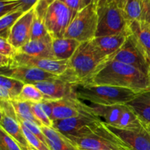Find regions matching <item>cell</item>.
I'll use <instances>...</instances> for the list:
<instances>
[{
  "label": "cell",
  "mask_w": 150,
  "mask_h": 150,
  "mask_svg": "<svg viewBox=\"0 0 150 150\" xmlns=\"http://www.w3.org/2000/svg\"><path fill=\"white\" fill-rule=\"evenodd\" d=\"M108 127L133 150H150V125L147 123L144 122L139 127L127 130Z\"/></svg>",
  "instance_id": "cell-12"
},
{
  "label": "cell",
  "mask_w": 150,
  "mask_h": 150,
  "mask_svg": "<svg viewBox=\"0 0 150 150\" xmlns=\"http://www.w3.org/2000/svg\"><path fill=\"white\" fill-rule=\"evenodd\" d=\"M35 7L23 13L10 29L7 40L18 51L31 40Z\"/></svg>",
  "instance_id": "cell-15"
},
{
  "label": "cell",
  "mask_w": 150,
  "mask_h": 150,
  "mask_svg": "<svg viewBox=\"0 0 150 150\" xmlns=\"http://www.w3.org/2000/svg\"><path fill=\"white\" fill-rule=\"evenodd\" d=\"M81 42L71 38L53 39L52 46L54 57L59 60H69Z\"/></svg>",
  "instance_id": "cell-23"
},
{
  "label": "cell",
  "mask_w": 150,
  "mask_h": 150,
  "mask_svg": "<svg viewBox=\"0 0 150 150\" xmlns=\"http://www.w3.org/2000/svg\"><path fill=\"white\" fill-rule=\"evenodd\" d=\"M67 137L80 150H133L103 121L89 134Z\"/></svg>",
  "instance_id": "cell-4"
},
{
  "label": "cell",
  "mask_w": 150,
  "mask_h": 150,
  "mask_svg": "<svg viewBox=\"0 0 150 150\" xmlns=\"http://www.w3.org/2000/svg\"><path fill=\"white\" fill-rule=\"evenodd\" d=\"M18 66L36 67L48 73L60 76L66 71L68 67V60L40 58L18 52L17 55L12 59L11 65L9 67Z\"/></svg>",
  "instance_id": "cell-10"
},
{
  "label": "cell",
  "mask_w": 150,
  "mask_h": 150,
  "mask_svg": "<svg viewBox=\"0 0 150 150\" xmlns=\"http://www.w3.org/2000/svg\"><path fill=\"white\" fill-rule=\"evenodd\" d=\"M102 122L89 109L78 117L54 122V127L67 136L80 137L90 133Z\"/></svg>",
  "instance_id": "cell-8"
},
{
  "label": "cell",
  "mask_w": 150,
  "mask_h": 150,
  "mask_svg": "<svg viewBox=\"0 0 150 150\" xmlns=\"http://www.w3.org/2000/svg\"><path fill=\"white\" fill-rule=\"evenodd\" d=\"M108 59L92 45L91 41L81 42L68 60V67L59 79L73 86L83 84Z\"/></svg>",
  "instance_id": "cell-2"
},
{
  "label": "cell",
  "mask_w": 150,
  "mask_h": 150,
  "mask_svg": "<svg viewBox=\"0 0 150 150\" xmlns=\"http://www.w3.org/2000/svg\"><path fill=\"white\" fill-rule=\"evenodd\" d=\"M24 13L26 12L18 10L0 17V35L1 38H8L11 28Z\"/></svg>",
  "instance_id": "cell-27"
},
{
  "label": "cell",
  "mask_w": 150,
  "mask_h": 150,
  "mask_svg": "<svg viewBox=\"0 0 150 150\" xmlns=\"http://www.w3.org/2000/svg\"><path fill=\"white\" fill-rule=\"evenodd\" d=\"M64 3L76 16V13L81 9V0H60Z\"/></svg>",
  "instance_id": "cell-37"
},
{
  "label": "cell",
  "mask_w": 150,
  "mask_h": 150,
  "mask_svg": "<svg viewBox=\"0 0 150 150\" xmlns=\"http://www.w3.org/2000/svg\"><path fill=\"white\" fill-rule=\"evenodd\" d=\"M73 90L78 99L96 105H125L138 94L131 89L108 85L79 84L73 86Z\"/></svg>",
  "instance_id": "cell-3"
},
{
  "label": "cell",
  "mask_w": 150,
  "mask_h": 150,
  "mask_svg": "<svg viewBox=\"0 0 150 150\" xmlns=\"http://www.w3.org/2000/svg\"><path fill=\"white\" fill-rule=\"evenodd\" d=\"M0 116L1 128L14 138L23 150H27L29 145L22 131L21 125L16 110L10 101L1 100Z\"/></svg>",
  "instance_id": "cell-11"
},
{
  "label": "cell",
  "mask_w": 150,
  "mask_h": 150,
  "mask_svg": "<svg viewBox=\"0 0 150 150\" xmlns=\"http://www.w3.org/2000/svg\"><path fill=\"white\" fill-rule=\"evenodd\" d=\"M127 1H128V0H107L106 4L113 3V4H116L117 7H119L120 8H121L122 10Z\"/></svg>",
  "instance_id": "cell-40"
},
{
  "label": "cell",
  "mask_w": 150,
  "mask_h": 150,
  "mask_svg": "<svg viewBox=\"0 0 150 150\" xmlns=\"http://www.w3.org/2000/svg\"><path fill=\"white\" fill-rule=\"evenodd\" d=\"M81 9H82L83 8V7H86V6L92 4V3L93 2V0H81Z\"/></svg>",
  "instance_id": "cell-42"
},
{
  "label": "cell",
  "mask_w": 150,
  "mask_h": 150,
  "mask_svg": "<svg viewBox=\"0 0 150 150\" xmlns=\"http://www.w3.org/2000/svg\"><path fill=\"white\" fill-rule=\"evenodd\" d=\"M48 36H50V35L48 34L46 26H45L44 18L38 15L35 10L33 23H32V26L31 40L44 39Z\"/></svg>",
  "instance_id": "cell-28"
},
{
  "label": "cell",
  "mask_w": 150,
  "mask_h": 150,
  "mask_svg": "<svg viewBox=\"0 0 150 150\" xmlns=\"http://www.w3.org/2000/svg\"><path fill=\"white\" fill-rule=\"evenodd\" d=\"M52 38L48 36L44 39L30 40L18 50V52L35 57L55 59L53 51Z\"/></svg>",
  "instance_id": "cell-20"
},
{
  "label": "cell",
  "mask_w": 150,
  "mask_h": 150,
  "mask_svg": "<svg viewBox=\"0 0 150 150\" xmlns=\"http://www.w3.org/2000/svg\"><path fill=\"white\" fill-rule=\"evenodd\" d=\"M42 130L51 150H79L77 146L67 136L54 127L42 126Z\"/></svg>",
  "instance_id": "cell-22"
},
{
  "label": "cell",
  "mask_w": 150,
  "mask_h": 150,
  "mask_svg": "<svg viewBox=\"0 0 150 150\" xmlns=\"http://www.w3.org/2000/svg\"><path fill=\"white\" fill-rule=\"evenodd\" d=\"M0 150H23L20 144L0 127Z\"/></svg>",
  "instance_id": "cell-30"
},
{
  "label": "cell",
  "mask_w": 150,
  "mask_h": 150,
  "mask_svg": "<svg viewBox=\"0 0 150 150\" xmlns=\"http://www.w3.org/2000/svg\"><path fill=\"white\" fill-rule=\"evenodd\" d=\"M143 122L150 125V90L138 93L126 104Z\"/></svg>",
  "instance_id": "cell-24"
},
{
  "label": "cell",
  "mask_w": 150,
  "mask_h": 150,
  "mask_svg": "<svg viewBox=\"0 0 150 150\" xmlns=\"http://www.w3.org/2000/svg\"><path fill=\"white\" fill-rule=\"evenodd\" d=\"M53 111L51 120L52 122L78 117L89 111V106L76 97H69L52 100Z\"/></svg>",
  "instance_id": "cell-14"
},
{
  "label": "cell",
  "mask_w": 150,
  "mask_h": 150,
  "mask_svg": "<svg viewBox=\"0 0 150 150\" xmlns=\"http://www.w3.org/2000/svg\"><path fill=\"white\" fill-rule=\"evenodd\" d=\"M98 24L96 37L130 34V22L123 10L113 3L98 8Z\"/></svg>",
  "instance_id": "cell-6"
},
{
  "label": "cell",
  "mask_w": 150,
  "mask_h": 150,
  "mask_svg": "<svg viewBox=\"0 0 150 150\" xmlns=\"http://www.w3.org/2000/svg\"><path fill=\"white\" fill-rule=\"evenodd\" d=\"M18 53V49L9 42L8 40L0 38V55L13 59Z\"/></svg>",
  "instance_id": "cell-34"
},
{
  "label": "cell",
  "mask_w": 150,
  "mask_h": 150,
  "mask_svg": "<svg viewBox=\"0 0 150 150\" xmlns=\"http://www.w3.org/2000/svg\"><path fill=\"white\" fill-rule=\"evenodd\" d=\"M74 16L73 12L60 0H56L48 7L44 21L48 34L52 39L64 38Z\"/></svg>",
  "instance_id": "cell-7"
},
{
  "label": "cell",
  "mask_w": 150,
  "mask_h": 150,
  "mask_svg": "<svg viewBox=\"0 0 150 150\" xmlns=\"http://www.w3.org/2000/svg\"><path fill=\"white\" fill-rule=\"evenodd\" d=\"M92 3L96 6L97 8H99V7L106 4L107 0H93Z\"/></svg>",
  "instance_id": "cell-41"
},
{
  "label": "cell",
  "mask_w": 150,
  "mask_h": 150,
  "mask_svg": "<svg viewBox=\"0 0 150 150\" xmlns=\"http://www.w3.org/2000/svg\"><path fill=\"white\" fill-rule=\"evenodd\" d=\"M126 107V104L114 105H89V109L92 114L99 117L107 125L115 127L118 125L122 114Z\"/></svg>",
  "instance_id": "cell-21"
},
{
  "label": "cell",
  "mask_w": 150,
  "mask_h": 150,
  "mask_svg": "<svg viewBox=\"0 0 150 150\" xmlns=\"http://www.w3.org/2000/svg\"><path fill=\"white\" fill-rule=\"evenodd\" d=\"M12 59H13L9 58L5 56L0 55V66L1 68H7L11 65Z\"/></svg>",
  "instance_id": "cell-39"
},
{
  "label": "cell",
  "mask_w": 150,
  "mask_h": 150,
  "mask_svg": "<svg viewBox=\"0 0 150 150\" xmlns=\"http://www.w3.org/2000/svg\"><path fill=\"white\" fill-rule=\"evenodd\" d=\"M45 99L43 94L34 84H24L17 100L26 101L32 103H40Z\"/></svg>",
  "instance_id": "cell-26"
},
{
  "label": "cell",
  "mask_w": 150,
  "mask_h": 150,
  "mask_svg": "<svg viewBox=\"0 0 150 150\" xmlns=\"http://www.w3.org/2000/svg\"><path fill=\"white\" fill-rule=\"evenodd\" d=\"M27 150H38V149H35V148H34V147H32V146H29V147H28V149H27Z\"/></svg>",
  "instance_id": "cell-43"
},
{
  "label": "cell",
  "mask_w": 150,
  "mask_h": 150,
  "mask_svg": "<svg viewBox=\"0 0 150 150\" xmlns=\"http://www.w3.org/2000/svg\"><path fill=\"white\" fill-rule=\"evenodd\" d=\"M21 125L22 131H23V135H24L29 146H32L38 150H51L48 145L44 144L39 138L34 135L26 126L23 125L21 123Z\"/></svg>",
  "instance_id": "cell-31"
},
{
  "label": "cell",
  "mask_w": 150,
  "mask_h": 150,
  "mask_svg": "<svg viewBox=\"0 0 150 150\" xmlns=\"http://www.w3.org/2000/svg\"><path fill=\"white\" fill-rule=\"evenodd\" d=\"M130 34L95 37L91 40L92 45L103 56L110 59L125 42Z\"/></svg>",
  "instance_id": "cell-17"
},
{
  "label": "cell",
  "mask_w": 150,
  "mask_h": 150,
  "mask_svg": "<svg viewBox=\"0 0 150 150\" xmlns=\"http://www.w3.org/2000/svg\"><path fill=\"white\" fill-rule=\"evenodd\" d=\"M110 59L130 64L150 76V62L130 35L124 45Z\"/></svg>",
  "instance_id": "cell-9"
},
{
  "label": "cell",
  "mask_w": 150,
  "mask_h": 150,
  "mask_svg": "<svg viewBox=\"0 0 150 150\" xmlns=\"http://www.w3.org/2000/svg\"><path fill=\"white\" fill-rule=\"evenodd\" d=\"M10 102L13 104V107L16 110V114H17L18 117L20 120L32 122L42 127V124L35 117L33 112H32V103L26 102V101L17 100H11Z\"/></svg>",
  "instance_id": "cell-25"
},
{
  "label": "cell",
  "mask_w": 150,
  "mask_h": 150,
  "mask_svg": "<svg viewBox=\"0 0 150 150\" xmlns=\"http://www.w3.org/2000/svg\"><path fill=\"white\" fill-rule=\"evenodd\" d=\"M79 150H80V149H79Z\"/></svg>",
  "instance_id": "cell-44"
},
{
  "label": "cell",
  "mask_w": 150,
  "mask_h": 150,
  "mask_svg": "<svg viewBox=\"0 0 150 150\" xmlns=\"http://www.w3.org/2000/svg\"><path fill=\"white\" fill-rule=\"evenodd\" d=\"M1 75L16 79L24 84H35L45 81L55 80L59 76L32 67H13L1 68Z\"/></svg>",
  "instance_id": "cell-13"
},
{
  "label": "cell",
  "mask_w": 150,
  "mask_h": 150,
  "mask_svg": "<svg viewBox=\"0 0 150 150\" xmlns=\"http://www.w3.org/2000/svg\"><path fill=\"white\" fill-rule=\"evenodd\" d=\"M19 119V118H18ZM20 120V122L21 124H23V125L26 126L34 135L37 136L38 138H39L44 144H45L46 145H48L47 144V141H46V138H45V135H44L43 132L42 130V127L38 125L35 124V123L32 122H29V121H25V120H21L19 119Z\"/></svg>",
  "instance_id": "cell-35"
},
{
  "label": "cell",
  "mask_w": 150,
  "mask_h": 150,
  "mask_svg": "<svg viewBox=\"0 0 150 150\" xmlns=\"http://www.w3.org/2000/svg\"><path fill=\"white\" fill-rule=\"evenodd\" d=\"M98 24V8L92 3L76 13L64 38L76 40L80 42H89L96 37Z\"/></svg>",
  "instance_id": "cell-5"
},
{
  "label": "cell",
  "mask_w": 150,
  "mask_h": 150,
  "mask_svg": "<svg viewBox=\"0 0 150 150\" xmlns=\"http://www.w3.org/2000/svg\"><path fill=\"white\" fill-rule=\"evenodd\" d=\"M122 10L129 22L137 21L150 24V0H128Z\"/></svg>",
  "instance_id": "cell-18"
},
{
  "label": "cell",
  "mask_w": 150,
  "mask_h": 150,
  "mask_svg": "<svg viewBox=\"0 0 150 150\" xmlns=\"http://www.w3.org/2000/svg\"><path fill=\"white\" fill-rule=\"evenodd\" d=\"M56 0H38L35 7V10L38 15L44 18L48 7Z\"/></svg>",
  "instance_id": "cell-36"
},
{
  "label": "cell",
  "mask_w": 150,
  "mask_h": 150,
  "mask_svg": "<svg viewBox=\"0 0 150 150\" xmlns=\"http://www.w3.org/2000/svg\"><path fill=\"white\" fill-rule=\"evenodd\" d=\"M16 1H19L22 4L23 11L27 12L35 7L38 0H16Z\"/></svg>",
  "instance_id": "cell-38"
},
{
  "label": "cell",
  "mask_w": 150,
  "mask_h": 150,
  "mask_svg": "<svg viewBox=\"0 0 150 150\" xmlns=\"http://www.w3.org/2000/svg\"><path fill=\"white\" fill-rule=\"evenodd\" d=\"M23 86H24V83L16 79L0 75V86L5 88L7 90L10 92L13 97V100H16L20 92H21Z\"/></svg>",
  "instance_id": "cell-29"
},
{
  "label": "cell",
  "mask_w": 150,
  "mask_h": 150,
  "mask_svg": "<svg viewBox=\"0 0 150 150\" xmlns=\"http://www.w3.org/2000/svg\"><path fill=\"white\" fill-rule=\"evenodd\" d=\"M32 109L34 115L40 121L42 126L48 127H54V122L42 108L41 103H32Z\"/></svg>",
  "instance_id": "cell-32"
},
{
  "label": "cell",
  "mask_w": 150,
  "mask_h": 150,
  "mask_svg": "<svg viewBox=\"0 0 150 150\" xmlns=\"http://www.w3.org/2000/svg\"><path fill=\"white\" fill-rule=\"evenodd\" d=\"M34 85L43 94L44 100H55L69 97H76L73 90V85L61 80L59 78L55 80L39 82Z\"/></svg>",
  "instance_id": "cell-16"
},
{
  "label": "cell",
  "mask_w": 150,
  "mask_h": 150,
  "mask_svg": "<svg viewBox=\"0 0 150 150\" xmlns=\"http://www.w3.org/2000/svg\"><path fill=\"white\" fill-rule=\"evenodd\" d=\"M130 35L150 62V24L133 21L129 24Z\"/></svg>",
  "instance_id": "cell-19"
},
{
  "label": "cell",
  "mask_w": 150,
  "mask_h": 150,
  "mask_svg": "<svg viewBox=\"0 0 150 150\" xmlns=\"http://www.w3.org/2000/svg\"><path fill=\"white\" fill-rule=\"evenodd\" d=\"M83 84L114 86L139 93L150 90V76L130 64L109 59Z\"/></svg>",
  "instance_id": "cell-1"
},
{
  "label": "cell",
  "mask_w": 150,
  "mask_h": 150,
  "mask_svg": "<svg viewBox=\"0 0 150 150\" xmlns=\"http://www.w3.org/2000/svg\"><path fill=\"white\" fill-rule=\"evenodd\" d=\"M18 10L23 11L22 4L19 1L16 0H0V17Z\"/></svg>",
  "instance_id": "cell-33"
}]
</instances>
